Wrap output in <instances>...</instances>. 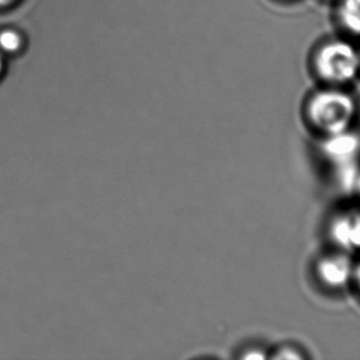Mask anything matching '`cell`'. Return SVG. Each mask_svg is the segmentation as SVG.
Instances as JSON below:
<instances>
[{
  "instance_id": "9",
  "label": "cell",
  "mask_w": 360,
  "mask_h": 360,
  "mask_svg": "<svg viewBox=\"0 0 360 360\" xmlns=\"http://www.w3.org/2000/svg\"><path fill=\"white\" fill-rule=\"evenodd\" d=\"M15 0H0V6H8V5L13 4Z\"/></svg>"
},
{
  "instance_id": "5",
  "label": "cell",
  "mask_w": 360,
  "mask_h": 360,
  "mask_svg": "<svg viewBox=\"0 0 360 360\" xmlns=\"http://www.w3.org/2000/svg\"><path fill=\"white\" fill-rule=\"evenodd\" d=\"M331 236L343 250H360V212H348L333 220Z\"/></svg>"
},
{
  "instance_id": "7",
  "label": "cell",
  "mask_w": 360,
  "mask_h": 360,
  "mask_svg": "<svg viewBox=\"0 0 360 360\" xmlns=\"http://www.w3.org/2000/svg\"><path fill=\"white\" fill-rule=\"evenodd\" d=\"M22 36L15 30L6 29L0 32V49L8 53H16L22 47Z\"/></svg>"
},
{
  "instance_id": "11",
  "label": "cell",
  "mask_w": 360,
  "mask_h": 360,
  "mask_svg": "<svg viewBox=\"0 0 360 360\" xmlns=\"http://www.w3.org/2000/svg\"><path fill=\"white\" fill-rule=\"evenodd\" d=\"M356 186H358V188H359L360 191V176L358 177V181H356Z\"/></svg>"
},
{
  "instance_id": "8",
  "label": "cell",
  "mask_w": 360,
  "mask_h": 360,
  "mask_svg": "<svg viewBox=\"0 0 360 360\" xmlns=\"http://www.w3.org/2000/svg\"><path fill=\"white\" fill-rule=\"evenodd\" d=\"M354 278H356V284H358V288H359L360 290V264L358 266L356 271H354Z\"/></svg>"
},
{
  "instance_id": "2",
  "label": "cell",
  "mask_w": 360,
  "mask_h": 360,
  "mask_svg": "<svg viewBox=\"0 0 360 360\" xmlns=\"http://www.w3.org/2000/svg\"><path fill=\"white\" fill-rule=\"evenodd\" d=\"M316 69L320 77L330 83H348L359 73L360 56L348 42H331L317 54Z\"/></svg>"
},
{
  "instance_id": "3",
  "label": "cell",
  "mask_w": 360,
  "mask_h": 360,
  "mask_svg": "<svg viewBox=\"0 0 360 360\" xmlns=\"http://www.w3.org/2000/svg\"><path fill=\"white\" fill-rule=\"evenodd\" d=\"M323 151L327 158L337 166L343 185H354L359 177L356 175L354 167L360 153L359 136L349 131V129L330 134L323 144Z\"/></svg>"
},
{
  "instance_id": "10",
  "label": "cell",
  "mask_w": 360,
  "mask_h": 360,
  "mask_svg": "<svg viewBox=\"0 0 360 360\" xmlns=\"http://www.w3.org/2000/svg\"><path fill=\"white\" fill-rule=\"evenodd\" d=\"M3 72H4V62H3V59L0 57V77H1Z\"/></svg>"
},
{
  "instance_id": "6",
  "label": "cell",
  "mask_w": 360,
  "mask_h": 360,
  "mask_svg": "<svg viewBox=\"0 0 360 360\" xmlns=\"http://www.w3.org/2000/svg\"><path fill=\"white\" fill-rule=\"evenodd\" d=\"M340 19L349 32L360 36V0H343L340 8Z\"/></svg>"
},
{
  "instance_id": "1",
  "label": "cell",
  "mask_w": 360,
  "mask_h": 360,
  "mask_svg": "<svg viewBox=\"0 0 360 360\" xmlns=\"http://www.w3.org/2000/svg\"><path fill=\"white\" fill-rule=\"evenodd\" d=\"M356 113L354 100L348 94L337 90L317 94L309 105V118L312 124L328 136L348 131Z\"/></svg>"
},
{
  "instance_id": "4",
  "label": "cell",
  "mask_w": 360,
  "mask_h": 360,
  "mask_svg": "<svg viewBox=\"0 0 360 360\" xmlns=\"http://www.w3.org/2000/svg\"><path fill=\"white\" fill-rule=\"evenodd\" d=\"M319 277L323 284L330 288L345 287L354 276V268L351 259L345 255H335L323 258L317 267Z\"/></svg>"
}]
</instances>
